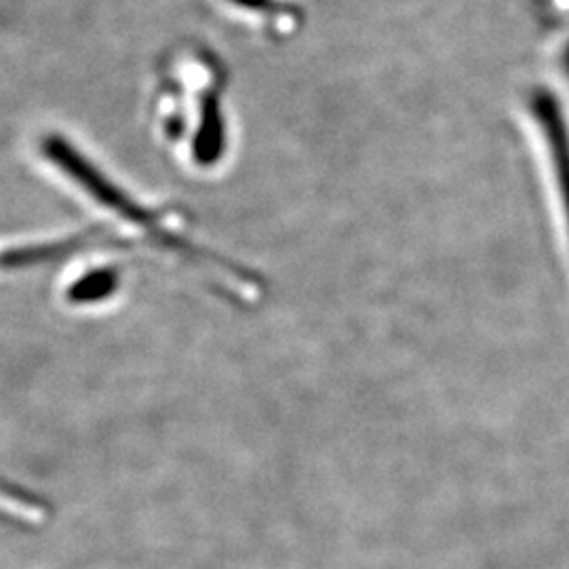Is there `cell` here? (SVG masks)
I'll return each instance as SVG.
<instances>
[{
  "instance_id": "obj_1",
  "label": "cell",
  "mask_w": 569,
  "mask_h": 569,
  "mask_svg": "<svg viewBox=\"0 0 569 569\" xmlns=\"http://www.w3.org/2000/svg\"><path fill=\"white\" fill-rule=\"evenodd\" d=\"M42 152L60 169L68 182L74 183L81 190V197L91 201L98 209H102L103 213H108L114 222H119L127 232L140 237L152 247H159L161 251L182 258L197 270L209 272L216 283L230 289L232 293L243 296L247 287H251L249 279H244L243 272L222 264L220 258L188 243L180 232L164 224L157 213H150L148 209H143L142 204L129 199L108 178H103L102 173L89 163L74 146H70L58 136H51L42 143Z\"/></svg>"
},
{
  "instance_id": "obj_2",
  "label": "cell",
  "mask_w": 569,
  "mask_h": 569,
  "mask_svg": "<svg viewBox=\"0 0 569 569\" xmlns=\"http://www.w3.org/2000/svg\"><path fill=\"white\" fill-rule=\"evenodd\" d=\"M224 148V121L216 96H207L201 108V124L194 140L199 163H213Z\"/></svg>"
},
{
  "instance_id": "obj_3",
  "label": "cell",
  "mask_w": 569,
  "mask_h": 569,
  "mask_svg": "<svg viewBox=\"0 0 569 569\" xmlns=\"http://www.w3.org/2000/svg\"><path fill=\"white\" fill-rule=\"evenodd\" d=\"M237 4H241V7H247V9H266V7H270V0H234Z\"/></svg>"
},
{
  "instance_id": "obj_4",
  "label": "cell",
  "mask_w": 569,
  "mask_h": 569,
  "mask_svg": "<svg viewBox=\"0 0 569 569\" xmlns=\"http://www.w3.org/2000/svg\"><path fill=\"white\" fill-rule=\"evenodd\" d=\"M563 63H566V68H568V72H569V47H568V51H566V60H563Z\"/></svg>"
}]
</instances>
